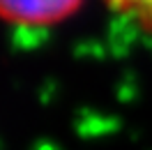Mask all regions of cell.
Masks as SVG:
<instances>
[{
    "label": "cell",
    "mask_w": 152,
    "mask_h": 150,
    "mask_svg": "<svg viewBox=\"0 0 152 150\" xmlns=\"http://www.w3.org/2000/svg\"><path fill=\"white\" fill-rule=\"evenodd\" d=\"M108 7L141 30H152V0H106Z\"/></svg>",
    "instance_id": "2"
},
{
    "label": "cell",
    "mask_w": 152,
    "mask_h": 150,
    "mask_svg": "<svg viewBox=\"0 0 152 150\" xmlns=\"http://www.w3.org/2000/svg\"><path fill=\"white\" fill-rule=\"evenodd\" d=\"M86 0H0V21L16 28H51L72 19Z\"/></svg>",
    "instance_id": "1"
}]
</instances>
